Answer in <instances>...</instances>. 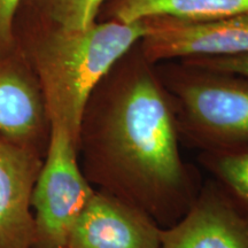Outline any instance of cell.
<instances>
[{"instance_id": "6da1fadb", "label": "cell", "mask_w": 248, "mask_h": 248, "mask_svg": "<svg viewBox=\"0 0 248 248\" xmlns=\"http://www.w3.org/2000/svg\"><path fill=\"white\" fill-rule=\"evenodd\" d=\"M179 140L169 93L137 43L90 95L79 132L83 172L90 184L167 229L185 215L201 188Z\"/></svg>"}, {"instance_id": "7a4b0ae2", "label": "cell", "mask_w": 248, "mask_h": 248, "mask_svg": "<svg viewBox=\"0 0 248 248\" xmlns=\"http://www.w3.org/2000/svg\"><path fill=\"white\" fill-rule=\"evenodd\" d=\"M145 33L144 21L97 20L83 29H68L30 20L16 43L38 80L49 125L61 126L79 146L80 124L90 95Z\"/></svg>"}, {"instance_id": "3957f363", "label": "cell", "mask_w": 248, "mask_h": 248, "mask_svg": "<svg viewBox=\"0 0 248 248\" xmlns=\"http://www.w3.org/2000/svg\"><path fill=\"white\" fill-rule=\"evenodd\" d=\"M181 139L201 152L248 144V77L183 61L156 64Z\"/></svg>"}, {"instance_id": "277c9868", "label": "cell", "mask_w": 248, "mask_h": 248, "mask_svg": "<svg viewBox=\"0 0 248 248\" xmlns=\"http://www.w3.org/2000/svg\"><path fill=\"white\" fill-rule=\"evenodd\" d=\"M78 144L49 125L47 147L32 193L33 248H66L74 225L94 193L78 161Z\"/></svg>"}, {"instance_id": "5b68a950", "label": "cell", "mask_w": 248, "mask_h": 248, "mask_svg": "<svg viewBox=\"0 0 248 248\" xmlns=\"http://www.w3.org/2000/svg\"><path fill=\"white\" fill-rule=\"evenodd\" d=\"M139 42L150 62L197 58L233 57L248 53V12L212 20L151 17Z\"/></svg>"}, {"instance_id": "8992f818", "label": "cell", "mask_w": 248, "mask_h": 248, "mask_svg": "<svg viewBox=\"0 0 248 248\" xmlns=\"http://www.w3.org/2000/svg\"><path fill=\"white\" fill-rule=\"evenodd\" d=\"M160 248H248V204L207 182L185 215L162 229Z\"/></svg>"}, {"instance_id": "52a82bcc", "label": "cell", "mask_w": 248, "mask_h": 248, "mask_svg": "<svg viewBox=\"0 0 248 248\" xmlns=\"http://www.w3.org/2000/svg\"><path fill=\"white\" fill-rule=\"evenodd\" d=\"M42 150L0 133V248H33L32 193Z\"/></svg>"}, {"instance_id": "ba28073f", "label": "cell", "mask_w": 248, "mask_h": 248, "mask_svg": "<svg viewBox=\"0 0 248 248\" xmlns=\"http://www.w3.org/2000/svg\"><path fill=\"white\" fill-rule=\"evenodd\" d=\"M161 232L146 213L115 195L94 190L66 248H160Z\"/></svg>"}, {"instance_id": "9c48e42d", "label": "cell", "mask_w": 248, "mask_h": 248, "mask_svg": "<svg viewBox=\"0 0 248 248\" xmlns=\"http://www.w3.org/2000/svg\"><path fill=\"white\" fill-rule=\"evenodd\" d=\"M0 133L46 150L49 121L35 74L20 45L0 51Z\"/></svg>"}, {"instance_id": "30bf717a", "label": "cell", "mask_w": 248, "mask_h": 248, "mask_svg": "<svg viewBox=\"0 0 248 248\" xmlns=\"http://www.w3.org/2000/svg\"><path fill=\"white\" fill-rule=\"evenodd\" d=\"M247 12L248 0H105L98 20L132 23L163 16L201 21Z\"/></svg>"}, {"instance_id": "8fae6325", "label": "cell", "mask_w": 248, "mask_h": 248, "mask_svg": "<svg viewBox=\"0 0 248 248\" xmlns=\"http://www.w3.org/2000/svg\"><path fill=\"white\" fill-rule=\"evenodd\" d=\"M105 0H23L30 20L68 29H83L98 20Z\"/></svg>"}, {"instance_id": "7c38bea8", "label": "cell", "mask_w": 248, "mask_h": 248, "mask_svg": "<svg viewBox=\"0 0 248 248\" xmlns=\"http://www.w3.org/2000/svg\"><path fill=\"white\" fill-rule=\"evenodd\" d=\"M200 162L216 182L248 204V144L201 152Z\"/></svg>"}, {"instance_id": "4fadbf2b", "label": "cell", "mask_w": 248, "mask_h": 248, "mask_svg": "<svg viewBox=\"0 0 248 248\" xmlns=\"http://www.w3.org/2000/svg\"><path fill=\"white\" fill-rule=\"evenodd\" d=\"M183 61L192 66L204 68V69L222 71V73L235 74L248 77V53L233 55V57H219V58H197L186 59Z\"/></svg>"}, {"instance_id": "5bb4252c", "label": "cell", "mask_w": 248, "mask_h": 248, "mask_svg": "<svg viewBox=\"0 0 248 248\" xmlns=\"http://www.w3.org/2000/svg\"><path fill=\"white\" fill-rule=\"evenodd\" d=\"M23 0H0V51L15 45V24Z\"/></svg>"}]
</instances>
